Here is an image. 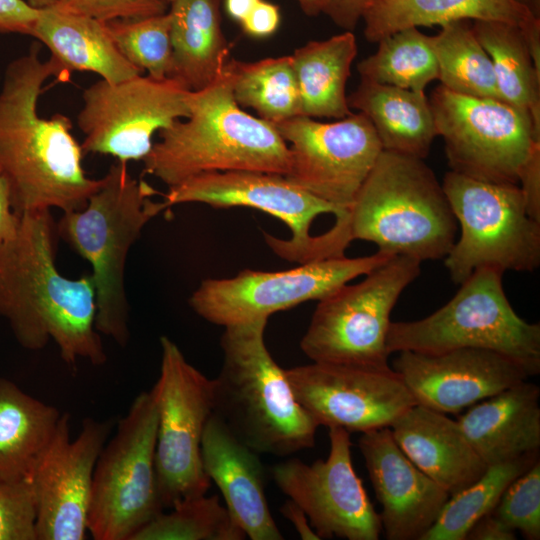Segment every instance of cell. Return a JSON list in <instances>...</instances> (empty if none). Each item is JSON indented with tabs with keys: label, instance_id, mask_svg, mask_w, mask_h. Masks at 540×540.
Wrapping results in <instances>:
<instances>
[{
	"label": "cell",
	"instance_id": "6da1fadb",
	"mask_svg": "<svg viewBox=\"0 0 540 540\" xmlns=\"http://www.w3.org/2000/svg\"><path fill=\"white\" fill-rule=\"evenodd\" d=\"M40 50L35 42L8 64L0 91V171L19 216L51 208L81 210L101 182L83 168V150L71 133L70 118L38 114L43 84L51 76L58 80L56 64L50 58L42 61Z\"/></svg>",
	"mask_w": 540,
	"mask_h": 540
},
{
	"label": "cell",
	"instance_id": "7a4b0ae2",
	"mask_svg": "<svg viewBox=\"0 0 540 540\" xmlns=\"http://www.w3.org/2000/svg\"><path fill=\"white\" fill-rule=\"evenodd\" d=\"M55 230L50 210L20 215L16 235L0 249V316L26 349L39 350L53 339L67 364L84 358L101 365L107 357L95 328L93 279L58 271Z\"/></svg>",
	"mask_w": 540,
	"mask_h": 540
},
{
	"label": "cell",
	"instance_id": "3957f363",
	"mask_svg": "<svg viewBox=\"0 0 540 540\" xmlns=\"http://www.w3.org/2000/svg\"><path fill=\"white\" fill-rule=\"evenodd\" d=\"M230 60L207 87L190 91V114L159 133L144 173L168 187L202 173L253 170L286 175L287 143L275 126L245 112L233 95Z\"/></svg>",
	"mask_w": 540,
	"mask_h": 540
},
{
	"label": "cell",
	"instance_id": "277c9868",
	"mask_svg": "<svg viewBox=\"0 0 540 540\" xmlns=\"http://www.w3.org/2000/svg\"><path fill=\"white\" fill-rule=\"evenodd\" d=\"M267 320L224 327L223 363L212 379L214 414L256 453L283 457L313 447L319 426L266 347Z\"/></svg>",
	"mask_w": 540,
	"mask_h": 540
},
{
	"label": "cell",
	"instance_id": "5b68a950",
	"mask_svg": "<svg viewBox=\"0 0 540 540\" xmlns=\"http://www.w3.org/2000/svg\"><path fill=\"white\" fill-rule=\"evenodd\" d=\"M457 229L442 184L424 159L385 150L349 209L352 240L420 262L445 258Z\"/></svg>",
	"mask_w": 540,
	"mask_h": 540
},
{
	"label": "cell",
	"instance_id": "8992f818",
	"mask_svg": "<svg viewBox=\"0 0 540 540\" xmlns=\"http://www.w3.org/2000/svg\"><path fill=\"white\" fill-rule=\"evenodd\" d=\"M117 161L100 178L81 210L63 213L57 233L92 267L96 292L95 328L121 346L129 338L124 270L128 252L144 226L167 209L157 191L133 178Z\"/></svg>",
	"mask_w": 540,
	"mask_h": 540
},
{
	"label": "cell",
	"instance_id": "52a82bcc",
	"mask_svg": "<svg viewBox=\"0 0 540 540\" xmlns=\"http://www.w3.org/2000/svg\"><path fill=\"white\" fill-rule=\"evenodd\" d=\"M503 274L493 268H479L461 283L449 302L431 315L391 322L388 353L435 354L479 348L509 357L531 376L539 374L540 325L525 321L515 312L503 288Z\"/></svg>",
	"mask_w": 540,
	"mask_h": 540
},
{
	"label": "cell",
	"instance_id": "ba28073f",
	"mask_svg": "<svg viewBox=\"0 0 540 540\" xmlns=\"http://www.w3.org/2000/svg\"><path fill=\"white\" fill-rule=\"evenodd\" d=\"M442 187L460 228L445 257L455 283L479 268L504 273L539 267L540 222L529 216L518 184L485 182L449 171Z\"/></svg>",
	"mask_w": 540,
	"mask_h": 540
},
{
	"label": "cell",
	"instance_id": "9c48e42d",
	"mask_svg": "<svg viewBox=\"0 0 540 540\" xmlns=\"http://www.w3.org/2000/svg\"><path fill=\"white\" fill-rule=\"evenodd\" d=\"M157 425L152 388L133 400L96 461L88 509V532L95 540H132L163 512L155 469Z\"/></svg>",
	"mask_w": 540,
	"mask_h": 540
},
{
	"label": "cell",
	"instance_id": "30bf717a",
	"mask_svg": "<svg viewBox=\"0 0 540 540\" xmlns=\"http://www.w3.org/2000/svg\"><path fill=\"white\" fill-rule=\"evenodd\" d=\"M421 262L393 256L354 285L318 301L300 347L312 362L387 368L390 316Z\"/></svg>",
	"mask_w": 540,
	"mask_h": 540
},
{
	"label": "cell",
	"instance_id": "8fae6325",
	"mask_svg": "<svg viewBox=\"0 0 540 540\" xmlns=\"http://www.w3.org/2000/svg\"><path fill=\"white\" fill-rule=\"evenodd\" d=\"M451 171L491 183L518 184L540 132L508 103L437 86L429 99Z\"/></svg>",
	"mask_w": 540,
	"mask_h": 540
},
{
	"label": "cell",
	"instance_id": "7c38bea8",
	"mask_svg": "<svg viewBox=\"0 0 540 540\" xmlns=\"http://www.w3.org/2000/svg\"><path fill=\"white\" fill-rule=\"evenodd\" d=\"M166 207L183 203H204L212 207H250L276 217L291 231L289 239L265 233L268 246L280 257L306 263L338 257L325 233L311 235V225L323 214L335 216L334 226L349 231V214L313 196L284 175L231 170L202 173L169 187Z\"/></svg>",
	"mask_w": 540,
	"mask_h": 540
},
{
	"label": "cell",
	"instance_id": "4fadbf2b",
	"mask_svg": "<svg viewBox=\"0 0 540 540\" xmlns=\"http://www.w3.org/2000/svg\"><path fill=\"white\" fill-rule=\"evenodd\" d=\"M160 375L155 392L158 425L157 486L164 508L207 493L211 480L201 455L206 424L214 413L213 382L191 365L166 336L160 338Z\"/></svg>",
	"mask_w": 540,
	"mask_h": 540
},
{
	"label": "cell",
	"instance_id": "5bb4252c",
	"mask_svg": "<svg viewBox=\"0 0 540 540\" xmlns=\"http://www.w3.org/2000/svg\"><path fill=\"white\" fill-rule=\"evenodd\" d=\"M392 257L377 251L356 258L343 255L310 261L283 271L245 269L231 278L203 280L189 304L199 316L223 327L268 319L306 301H319Z\"/></svg>",
	"mask_w": 540,
	"mask_h": 540
},
{
	"label": "cell",
	"instance_id": "9a60e30c",
	"mask_svg": "<svg viewBox=\"0 0 540 540\" xmlns=\"http://www.w3.org/2000/svg\"><path fill=\"white\" fill-rule=\"evenodd\" d=\"M190 90L174 78L137 75L110 83L103 79L82 93L77 124L85 153L110 155L122 163L143 160L156 132L187 118Z\"/></svg>",
	"mask_w": 540,
	"mask_h": 540
},
{
	"label": "cell",
	"instance_id": "2e32d148",
	"mask_svg": "<svg viewBox=\"0 0 540 540\" xmlns=\"http://www.w3.org/2000/svg\"><path fill=\"white\" fill-rule=\"evenodd\" d=\"M273 125L289 143L290 167L285 177L349 214L383 150L370 120L359 112L334 122L296 116Z\"/></svg>",
	"mask_w": 540,
	"mask_h": 540
},
{
	"label": "cell",
	"instance_id": "e0dca14e",
	"mask_svg": "<svg viewBox=\"0 0 540 540\" xmlns=\"http://www.w3.org/2000/svg\"><path fill=\"white\" fill-rule=\"evenodd\" d=\"M328 429L330 451L325 460L276 463L273 480L305 512L320 539L378 540L380 516L354 470L350 433Z\"/></svg>",
	"mask_w": 540,
	"mask_h": 540
},
{
	"label": "cell",
	"instance_id": "ac0fdd59",
	"mask_svg": "<svg viewBox=\"0 0 540 540\" xmlns=\"http://www.w3.org/2000/svg\"><path fill=\"white\" fill-rule=\"evenodd\" d=\"M285 372L297 401L318 426L364 433L390 427L417 404L392 367L312 362Z\"/></svg>",
	"mask_w": 540,
	"mask_h": 540
},
{
	"label": "cell",
	"instance_id": "d6986e66",
	"mask_svg": "<svg viewBox=\"0 0 540 540\" xmlns=\"http://www.w3.org/2000/svg\"><path fill=\"white\" fill-rule=\"evenodd\" d=\"M112 427L110 420L86 418L72 440L70 416L61 414L29 476L37 501V540L86 539L93 472Z\"/></svg>",
	"mask_w": 540,
	"mask_h": 540
},
{
	"label": "cell",
	"instance_id": "ffe728a7",
	"mask_svg": "<svg viewBox=\"0 0 540 540\" xmlns=\"http://www.w3.org/2000/svg\"><path fill=\"white\" fill-rule=\"evenodd\" d=\"M398 353L392 368L416 403L442 413L463 411L531 376L514 360L486 349Z\"/></svg>",
	"mask_w": 540,
	"mask_h": 540
},
{
	"label": "cell",
	"instance_id": "44dd1931",
	"mask_svg": "<svg viewBox=\"0 0 540 540\" xmlns=\"http://www.w3.org/2000/svg\"><path fill=\"white\" fill-rule=\"evenodd\" d=\"M358 448L381 505L388 540H421L450 495L400 449L389 427L361 433Z\"/></svg>",
	"mask_w": 540,
	"mask_h": 540
},
{
	"label": "cell",
	"instance_id": "7402d4cb",
	"mask_svg": "<svg viewBox=\"0 0 540 540\" xmlns=\"http://www.w3.org/2000/svg\"><path fill=\"white\" fill-rule=\"evenodd\" d=\"M203 468L219 488L225 506L251 540H282L271 514L263 465L258 453L240 441L212 414L201 442Z\"/></svg>",
	"mask_w": 540,
	"mask_h": 540
},
{
	"label": "cell",
	"instance_id": "603a6c76",
	"mask_svg": "<svg viewBox=\"0 0 540 540\" xmlns=\"http://www.w3.org/2000/svg\"><path fill=\"white\" fill-rule=\"evenodd\" d=\"M389 428L405 455L449 495L471 485L488 467L446 413L415 404Z\"/></svg>",
	"mask_w": 540,
	"mask_h": 540
},
{
	"label": "cell",
	"instance_id": "cb8c5ba5",
	"mask_svg": "<svg viewBox=\"0 0 540 540\" xmlns=\"http://www.w3.org/2000/svg\"><path fill=\"white\" fill-rule=\"evenodd\" d=\"M540 388L527 380L472 406L457 422L487 465L499 464L540 449Z\"/></svg>",
	"mask_w": 540,
	"mask_h": 540
},
{
	"label": "cell",
	"instance_id": "d4e9b609",
	"mask_svg": "<svg viewBox=\"0 0 540 540\" xmlns=\"http://www.w3.org/2000/svg\"><path fill=\"white\" fill-rule=\"evenodd\" d=\"M364 36L378 42L397 31L469 21H498L520 27L533 60L540 62V18L516 0H368Z\"/></svg>",
	"mask_w": 540,
	"mask_h": 540
},
{
	"label": "cell",
	"instance_id": "484cf974",
	"mask_svg": "<svg viewBox=\"0 0 540 540\" xmlns=\"http://www.w3.org/2000/svg\"><path fill=\"white\" fill-rule=\"evenodd\" d=\"M38 9L30 36L50 51V59L58 68V81H69L74 71L93 72L110 83L143 73L122 55L106 22L57 4Z\"/></svg>",
	"mask_w": 540,
	"mask_h": 540
},
{
	"label": "cell",
	"instance_id": "4316f807",
	"mask_svg": "<svg viewBox=\"0 0 540 540\" xmlns=\"http://www.w3.org/2000/svg\"><path fill=\"white\" fill-rule=\"evenodd\" d=\"M223 0L170 3L172 73L190 91L201 90L222 72L230 46L221 27Z\"/></svg>",
	"mask_w": 540,
	"mask_h": 540
},
{
	"label": "cell",
	"instance_id": "83f0119b",
	"mask_svg": "<svg viewBox=\"0 0 540 540\" xmlns=\"http://www.w3.org/2000/svg\"><path fill=\"white\" fill-rule=\"evenodd\" d=\"M347 101L370 120L385 151L424 159L438 136L424 92L361 80Z\"/></svg>",
	"mask_w": 540,
	"mask_h": 540
},
{
	"label": "cell",
	"instance_id": "f1b7e54d",
	"mask_svg": "<svg viewBox=\"0 0 540 540\" xmlns=\"http://www.w3.org/2000/svg\"><path fill=\"white\" fill-rule=\"evenodd\" d=\"M357 55L352 31L321 41H309L291 55L300 99L301 116L342 119L352 112L346 83Z\"/></svg>",
	"mask_w": 540,
	"mask_h": 540
},
{
	"label": "cell",
	"instance_id": "f546056e",
	"mask_svg": "<svg viewBox=\"0 0 540 540\" xmlns=\"http://www.w3.org/2000/svg\"><path fill=\"white\" fill-rule=\"evenodd\" d=\"M60 417L55 407L0 377V481L30 476Z\"/></svg>",
	"mask_w": 540,
	"mask_h": 540
},
{
	"label": "cell",
	"instance_id": "4dcf8cb0",
	"mask_svg": "<svg viewBox=\"0 0 540 540\" xmlns=\"http://www.w3.org/2000/svg\"><path fill=\"white\" fill-rule=\"evenodd\" d=\"M472 29L491 59L501 100L526 113L540 132V70L525 32L498 21H473Z\"/></svg>",
	"mask_w": 540,
	"mask_h": 540
},
{
	"label": "cell",
	"instance_id": "1f68e13d",
	"mask_svg": "<svg viewBox=\"0 0 540 540\" xmlns=\"http://www.w3.org/2000/svg\"><path fill=\"white\" fill-rule=\"evenodd\" d=\"M233 95L240 107L256 111L259 118L275 124L301 116V99L291 55L255 62L230 60Z\"/></svg>",
	"mask_w": 540,
	"mask_h": 540
},
{
	"label": "cell",
	"instance_id": "d6a6232c",
	"mask_svg": "<svg viewBox=\"0 0 540 540\" xmlns=\"http://www.w3.org/2000/svg\"><path fill=\"white\" fill-rule=\"evenodd\" d=\"M432 46L440 85L462 95L501 100L491 59L469 20L441 26Z\"/></svg>",
	"mask_w": 540,
	"mask_h": 540
},
{
	"label": "cell",
	"instance_id": "836d02e7",
	"mask_svg": "<svg viewBox=\"0 0 540 540\" xmlns=\"http://www.w3.org/2000/svg\"><path fill=\"white\" fill-rule=\"evenodd\" d=\"M377 43V51L357 64L361 80L424 92L438 79L432 36L417 27L397 31Z\"/></svg>",
	"mask_w": 540,
	"mask_h": 540
},
{
	"label": "cell",
	"instance_id": "e575fe53",
	"mask_svg": "<svg viewBox=\"0 0 540 540\" xmlns=\"http://www.w3.org/2000/svg\"><path fill=\"white\" fill-rule=\"evenodd\" d=\"M537 459L539 452L488 466L471 485L450 495L421 540H466L473 525L494 510L510 483Z\"/></svg>",
	"mask_w": 540,
	"mask_h": 540
},
{
	"label": "cell",
	"instance_id": "d590c367",
	"mask_svg": "<svg viewBox=\"0 0 540 540\" xmlns=\"http://www.w3.org/2000/svg\"><path fill=\"white\" fill-rule=\"evenodd\" d=\"M160 513L132 540H243V530L217 495L182 500Z\"/></svg>",
	"mask_w": 540,
	"mask_h": 540
},
{
	"label": "cell",
	"instance_id": "8d00e7d4",
	"mask_svg": "<svg viewBox=\"0 0 540 540\" xmlns=\"http://www.w3.org/2000/svg\"><path fill=\"white\" fill-rule=\"evenodd\" d=\"M107 29L122 55L140 71L156 79L170 78L172 47L170 15L106 22Z\"/></svg>",
	"mask_w": 540,
	"mask_h": 540
},
{
	"label": "cell",
	"instance_id": "74e56055",
	"mask_svg": "<svg viewBox=\"0 0 540 540\" xmlns=\"http://www.w3.org/2000/svg\"><path fill=\"white\" fill-rule=\"evenodd\" d=\"M492 513L525 539H540L539 459L510 483Z\"/></svg>",
	"mask_w": 540,
	"mask_h": 540
},
{
	"label": "cell",
	"instance_id": "f35d334b",
	"mask_svg": "<svg viewBox=\"0 0 540 540\" xmlns=\"http://www.w3.org/2000/svg\"><path fill=\"white\" fill-rule=\"evenodd\" d=\"M36 520L31 479L0 481V540H37Z\"/></svg>",
	"mask_w": 540,
	"mask_h": 540
},
{
	"label": "cell",
	"instance_id": "ab89813d",
	"mask_svg": "<svg viewBox=\"0 0 540 540\" xmlns=\"http://www.w3.org/2000/svg\"><path fill=\"white\" fill-rule=\"evenodd\" d=\"M56 4L103 22L160 15L168 7L164 0H57Z\"/></svg>",
	"mask_w": 540,
	"mask_h": 540
},
{
	"label": "cell",
	"instance_id": "60d3db41",
	"mask_svg": "<svg viewBox=\"0 0 540 540\" xmlns=\"http://www.w3.org/2000/svg\"><path fill=\"white\" fill-rule=\"evenodd\" d=\"M38 11L23 0H0V33L30 36Z\"/></svg>",
	"mask_w": 540,
	"mask_h": 540
},
{
	"label": "cell",
	"instance_id": "b9f144b4",
	"mask_svg": "<svg viewBox=\"0 0 540 540\" xmlns=\"http://www.w3.org/2000/svg\"><path fill=\"white\" fill-rule=\"evenodd\" d=\"M280 20L279 6L261 0L240 25L246 35L254 38H265L277 31Z\"/></svg>",
	"mask_w": 540,
	"mask_h": 540
},
{
	"label": "cell",
	"instance_id": "7bdbcfd3",
	"mask_svg": "<svg viewBox=\"0 0 540 540\" xmlns=\"http://www.w3.org/2000/svg\"><path fill=\"white\" fill-rule=\"evenodd\" d=\"M519 186L529 216L540 222V148L529 158L521 174Z\"/></svg>",
	"mask_w": 540,
	"mask_h": 540
},
{
	"label": "cell",
	"instance_id": "ee69618b",
	"mask_svg": "<svg viewBox=\"0 0 540 540\" xmlns=\"http://www.w3.org/2000/svg\"><path fill=\"white\" fill-rule=\"evenodd\" d=\"M321 13L327 15L337 26L352 31L357 26L368 0H320Z\"/></svg>",
	"mask_w": 540,
	"mask_h": 540
},
{
	"label": "cell",
	"instance_id": "f6af8a7d",
	"mask_svg": "<svg viewBox=\"0 0 540 540\" xmlns=\"http://www.w3.org/2000/svg\"><path fill=\"white\" fill-rule=\"evenodd\" d=\"M19 221L20 216L13 210L8 180L0 171V249L14 238Z\"/></svg>",
	"mask_w": 540,
	"mask_h": 540
},
{
	"label": "cell",
	"instance_id": "bcb514c9",
	"mask_svg": "<svg viewBox=\"0 0 540 540\" xmlns=\"http://www.w3.org/2000/svg\"><path fill=\"white\" fill-rule=\"evenodd\" d=\"M516 539V531L502 523L492 512L478 520L466 536V540Z\"/></svg>",
	"mask_w": 540,
	"mask_h": 540
},
{
	"label": "cell",
	"instance_id": "7dc6e473",
	"mask_svg": "<svg viewBox=\"0 0 540 540\" xmlns=\"http://www.w3.org/2000/svg\"><path fill=\"white\" fill-rule=\"evenodd\" d=\"M281 514L293 525L301 539L320 540L305 512L288 499L281 507Z\"/></svg>",
	"mask_w": 540,
	"mask_h": 540
},
{
	"label": "cell",
	"instance_id": "c3c4849f",
	"mask_svg": "<svg viewBox=\"0 0 540 540\" xmlns=\"http://www.w3.org/2000/svg\"><path fill=\"white\" fill-rule=\"evenodd\" d=\"M261 0H224L225 11L234 21L241 24Z\"/></svg>",
	"mask_w": 540,
	"mask_h": 540
},
{
	"label": "cell",
	"instance_id": "681fc988",
	"mask_svg": "<svg viewBox=\"0 0 540 540\" xmlns=\"http://www.w3.org/2000/svg\"><path fill=\"white\" fill-rule=\"evenodd\" d=\"M302 11L308 16H316L321 13L320 0H296Z\"/></svg>",
	"mask_w": 540,
	"mask_h": 540
},
{
	"label": "cell",
	"instance_id": "f907efd6",
	"mask_svg": "<svg viewBox=\"0 0 540 540\" xmlns=\"http://www.w3.org/2000/svg\"><path fill=\"white\" fill-rule=\"evenodd\" d=\"M529 8L536 16L539 17L540 0H516Z\"/></svg>",
	"mask_w": 540,
	"mask_h": 540
},
{
	"label": "cell",
	"instance_id": "816d5d0a",
	"mask_svg": "<svg viewBox=\"0 0 540 540\" xmlns=\"http://www.w3.org/2000/svg\"><path fill=\"white\" fill-rule=\"evenodd\" d=\"M28 3L35 8H44L55 5L57 0H28Z\"/></svg>",
	"mask_w": 540,
	"mask_h": 540
},
{
	"label": "cell",
	"instance_id": "f5cc1de1",
	"mask_svg": "<svg viewBox=\"0 0 540 540\" xmlns=\"http://www.w3.org/2000/svg\"><path fill=\"white\" fill-rule=\"evenodd\" d=\"M168 5H170V3L173 1V0H164Z\"/></svg>",
	"mask_w": 540,
	"mask_h": 540
}]
</instances>
